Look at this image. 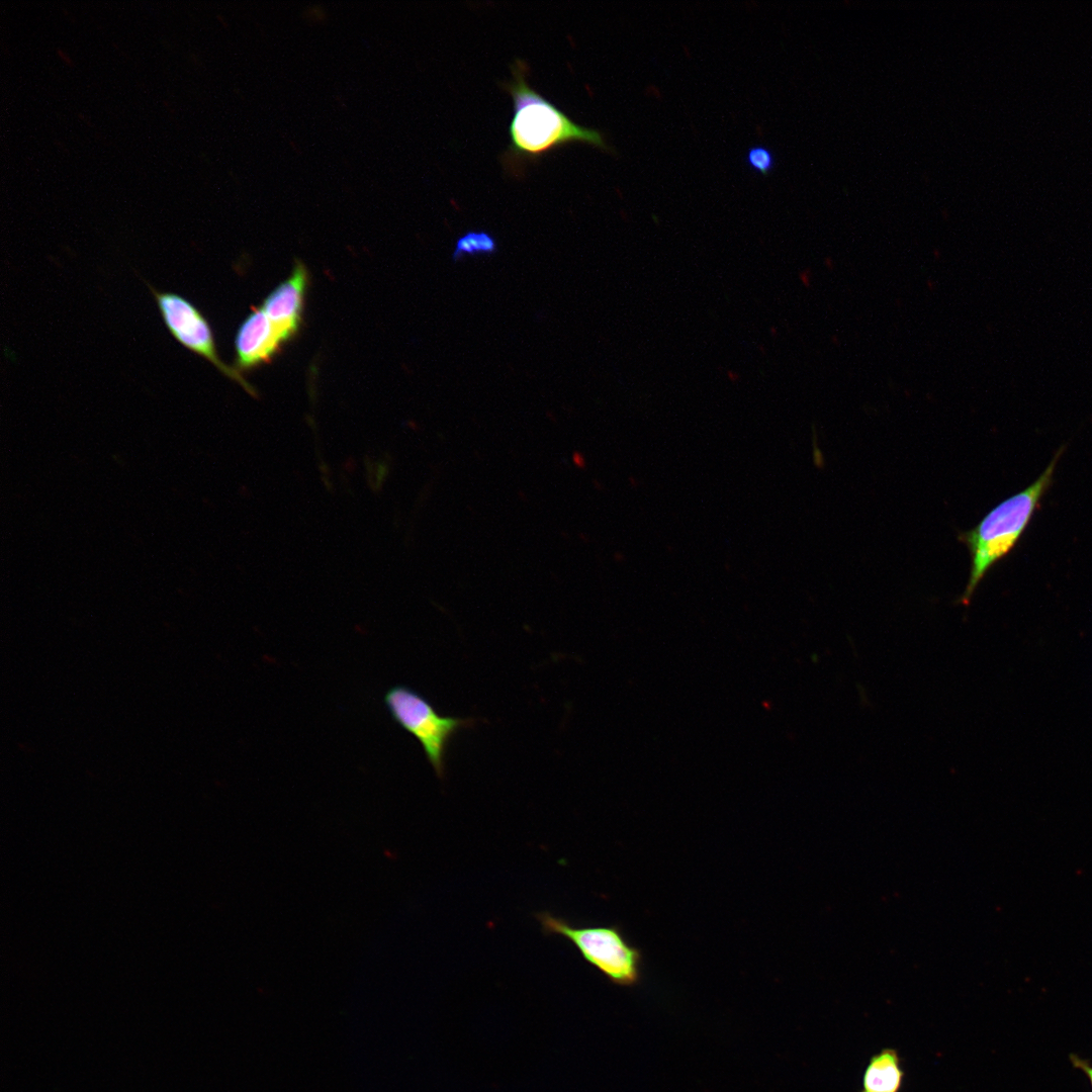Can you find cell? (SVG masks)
Masks as SVG:
<instances>
[{
  "instance_id": "7c38bea8",
  "label": "cell",
  "mask_w": 1092,
  "mask_h": 1092,
  "mask_svg": "<svg viewBox=\"0 0 1092 1092\" xmlns=\"http://www.w3.org/2000/svg\"><path fill=\"white\" fill-rule=\"evenodd\" d=\"M304 17L310 22H323L327 18V13L323 7L312 6L308 7L304 11Z\"/></svg>"
},
{
  "instance_id": "277c9868",
  "label": "cell",
  "mask_w": 1092,
  "mask_h": 1092,
  "mask_svg": "<svg viewBox=\"0 0 1092 1092\" xmlns=\"http://www.w3.org/2000/svg\"><path fill=\"white\" fill-rule=\"evenodd\" d=\"M383 701L391 718L420 742L436 775L443 779L449 742L459 730L474 726L476 720L442 716L425 697L404 685L387 690Z\"/></svg>"
},
{
  "instance_id": "8992f818",
  "label": "cell",
  "mask_w": 1092,
  "mask_h": 1092,
  "mask_svg": "<svg viewBox=\"0 0 1092 1092\" xmlns=\"http://www.w3.org/2000/svg\"><path fill=\"white\" fill-rule=\"evenodd\" d=\"M308 285L306 267L296 261L290 276L264 299L261 307L286 342L298 332Z\"/></svg>"
},
{
  "instance_id": "9c48e42d",
  "label": "cell",
  "mask_w": 1092,
  "mask_h": 1092,
  "mask_svg": "<svg viewBox=\"0 0 1092 1092\" xmlns=\"http://www.w3.org/2000/svg\"><path fill=\"white\" fill-rule=\"evenodd\" d=\"M497 251L494 236L485 231H467L457 238L451 258L458 262L466 257L492 256Z\"/></svg>"
},
{
  "instance_id": "5b68a950",
  "label": "cell",
  "mask_w": 1092,
  "mask_h": 1092,
  "mask_svg": "<svg viewBox=\"0 0 1092 1092\" xmlns=\"http://www.w3.org/2000/svg\"><path fill=\"white\" fill-rule=\"evenodd\" d=\"M146 284L171 336L187 350L205 359L224 376L243 386L247 392L256 395L255 389L241 372L221 360L211 326L201 310L179 293L161 291L149 282Z\"/></svg>"
},
{
  "instance_id": "7a4b0ae2",
  "label": "cell",
  "mask_w": 1092,
  "mask_h": 1092,
  "mask_svg": "<svg viewBox=\"0 0 1092 1092\" xmlns=\"http://www.w3.org/2000/svg\"><path fill=\"white\" fill-rule=\"evenodd\" d=\"M518 64L513 82L507 85L514 102L509 160L534 159L569 142H583L609 150L601 131L575 123L532 89L525 79L526 65L520 61Z\"/></svg>"
},
{
  "instance_id": "3957f363",
  "label": "cell",
  "mask_w": 1092,
  "mask_h": 1092,
  "mask_svg": "<svg viewBox=\"0 0 1092 1092\" xmlns=\"http://www.w3.org/2000/svg\"><path fill=\"white\" fill-rule=\"evenodd\" d=\"M536 918L544 933L568 939L584 961L613 984L633 987L640 982L642 951L626 939L619 926H575L547 911L537 913Z\"/></svg>"
},
{
  "instance_id": "30bf717a",
  "label": "cell",
  "mask_w": 1092,
  "mask_h": 1092,
  "mask_svg": "<svg viewBox=\"0 0 1092 1092\" xmlns=\"http://www.w3.org/2000/svg\"><path fill=\"white\" fill-rule=\"evenodd\" d=\"M745 161L751 170L763 176L768 175L776 164L774 153L762 145L750 147L746 153Z\"/></svg>"
},
{
  "instance_id": "6da1fadb",
  "label": "cell",
  "mask_w": 1092,
  "mask_h": 1092,
  "mask_svg": "<svg viewBox=\"0 0 1092 1092\" xmlns=\"http://www.w3.org/2000/svg\"><path fill=\"white\" fill-rule=\"evenodd\" d=\"M1062 452L1063 448L1029 486L998 504L975 528L961 534L960 540L971 555L969 579L960 599L963 605H969L990 568L1018 543L1053 482Z\"/></svg>"
},
{
  "instance_id": "4fadbf2b",
  "label": "cell",
  "mask_w": 1092,
  "mask_h": 1092,
  "mask_svg": "<svg viewBox=\"0 0 1092 1092\" xmlns=\"http://www.w3.org/2000/svg\"><path fill=\"white\" fill-rule=\"evenodd\" d=\"M57 52H58V55L60 56V58H61V59H62V60H63V61H64V62L66 63V64H69V65H70V64H72V60H71V58H69V55H68V54H67L66 52H64V51H62V50H60V49H58V51H57Z\"/></svg>"
},
{
  "instance_id": "ba28073f",
  "label": "cell",
  "mask_w": 1092,
  "mask_h": 1092,
  "mask_svg": "<svg viewBox=\"0 0 1092 1092\" xmlns=\"http://www.w3.org/2000/svg\"><path fill=\"white\" fill-rule=\"evenodd\" d=\"M904 1080L899 1052L884 1048L869 1059L858 1092H901Z\"/></svg>"
},
{
  "instance_id": "52a82bcc",
  "label": "cell",
  "mask_w": 1092,
  "mask_h": 1092,
  "mask_svg": "<svg viewBox=\"0 0 1092 1092\" xmlns=\"http://www.w3.org/2000/svg\"><path fill=\"white\" fill-rule=\"evenodd\" d=\"M284 344L263 308H253L235 337L236 369L241 372L269 362Z\"/></svg>"
},
{
  "instance_id": "8fae6325",
  "label": "cell",
  "mask_w": 1092,
  "mask_h": 1092,
  "mask_svg": "<svg viewBox=\"0 0 1092 1092\" xmlns=\"http://www.w3.org/2000/svg\"><path fill=\"white\" fill-rule=\"evenodd\" d=\"M1070 1062L1075 1069H1078L1085 1074L1092 1088V1064L1073 1054L1070 1055Z\"/></svg>"
}]
</instances>
